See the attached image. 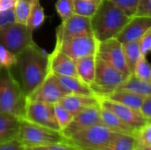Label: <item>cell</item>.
I'll return each mask as SVG.
<instances>
[{
	"label": "cell",
	"mask_w": 151,
	"mask_h": 150,
	"mask_svg": "<svg viewBox=\"0 0 151 150\" xmlns=\"http://www.w3.org/2000/svg\"><path fill=\"white\" fill-rule=\"evenodd\" d=\"M150 28L151 17L134 16L115 38L121 43L139 41Z\"/></svg>",
	"instance_id": "obj_15"
},
{
	"label": "cell",
	"mask_w": 151,
	"mask_h": 150,
	"mask_svg": "<svg viewBox=\"0 0 151 150\" xmlns=\"http://www.w3.org/2000/svg\"><path fill=\"white\" fill-rule=\"evenodd\" d=\"M33 42V30L26 24L14 21L0 27V45L15 55Z\"/></svg>",
	"instance_id": "obj_7"
},
{
	"label": "cell",
	"mask_w": 151,
	"mask_h": 150,
	"mask_svg": "<svg viewBox=\"0 0 151 150\" xmlns=\"http://www.w3.org/2000/svg\"><path fill=\"white\" fill-rule=\"evenodd\" d=\"M15 0H0V11H5L13 9Z\"/></svg>",
	"instance_id": "obj_41"
},
{
	"label": "cell",
	"mask_w": 151,
	"mask_h": 150,
	"mask_svg": "<svg viewBox=\"0 0 151 150\" xmlns=\"http://www.w3.org/2000/svg\"><path fill=\"white\" fill-rule=\"evenodd\" d=\"M55 7L62 22L73 14V0H58Z\"/></svg>",
	"instance_id": "obj_32"
},
{
	"label": "cell",
	"mask_w": 151,
	"mask_h": 150,
	"mask_svg": "<svg viewBox=\"0 0 151 150\" xmlns=\"http://www.w3.org/2000/svg\"><path fill=\"white\" fill-rule=\"evenodd\" d=\"M44 19H45V14H44L43 7L42 6L39 0H35L27 19L26 25L31 30L34 31L39 28L42 25Z\"/></svg>",
	"instance_id": "obj_27"
},
{
	"label": "cell",
	"mask_w": 151,
	"mask_h": 150,
	"mask_svg": "<svg viewBox=\"0 0 151 150\" xmlns=\"http://www.w3.org/2000/svg\"><path fill=\"white\" fill-rule=\"evenodd\" d=\"M66 95L60 86L57 75L51 71H49L42 82L27 96V99L54 104L58 103Z\"/></svg>",
	"instance_id": "obj_11"
},
{
	"label": "cell",
	"mask_w": 151,
	"mask_h": 150,
	"mask_svg": "<svg viewBox=\"0 0 151 150\" xmlns=\"http://www.w3.org/2000/svg\"><path fill=\"white\" fill-rule=\"evenodd\" d=\"M22 150H43L41 148H23Z\"/></svg>",
	"instance_id": "obj_42"
},
{
	"label": "cell",
	"mask_w": 151,
	"mask_h": 150,
	"mask_svg": "<svg viewBox=\"0 0 151 150\" xmlns=\"http://www.w3.org/2000/svg\"><path fill=\"white\" fill-rule=\"evenodd\" d=\"M139 48L142 57H147L151 50V28L149 29L138 41Z\"/></svg>",
	"instance_id": "obj_35"
},
{
	"label": "cell",
	"mask_w": 151,
	"mask_h": 150,
	"mask_svg": "<svg viewBox=\"0 0 151 150\" xmlns=\"http://www.w3.org/2000/svg\"><path fill=\"white\" fill-rule=\"evenodd\" d=\"M140 113L148 121H151V95L144 98L139 109Z\"/></svg>",
	"instance_id": "obj_38"
},
{
	"label": "cell",
	"mask_w": 151,
	"mask_h": 150,
	"mask_svg": "<svg viewBox=\"0 0 151 150\" xmlns=\"http://www.w3.org/2000/svg\"><path fill=\"white\" fill-rule=\"evenodd\" d=\"M14 15H13V9L5 11H0V27L9 25L12 22H14Z\"/></svg>",
	"instance_id": "obj_39"
},
{
	"label": "cell",
	"mask_w": 151,
	"mask_h": 150,
	"mask_svg": "<svg viewBox=\"0 0 151 150\" xmlns=\"http://www.w3.org/2000/svg\"><path fill=\"white\" fill-rule=\"evenodd\" d=\"M10 69L27 98L49 72V54L33 42L16 54V62Z\"/></svg>",
	"instance_id": "obj_1"
},
{
	"label": "cell",
	"mask_w": 151,
	"mask_h": 150,
	"mask_svg": "<svg viewBox=\"0 0 151 150\" xmlns=\"http://www.w3.org/2000/svg\"><path fill=\"white\" fill-rule=\"evenodd\" d=\"M127 77L122 72L105 63L96 56L95 79L89 87L95 95L99 98L105 97L116 90Z\"/></svg>",
	"instance_id": "obj_5"
},
{
	"label": "cell",
	"mask_w": 151,
	"mask_h": 150,
	"mask_svg": "<svg viewBox=\"0 0 151 150\" xmlns=\"http://www.w3.org/2000/svg\"><path fill=\"white\" fill-rule=\"evenodd\" d=\"M99 124H102L100 105L88 107L75 114L69 125L61 131V133L66 138L74 133Z\"/></svg>",
	"instance_id": "obj_13"
},
{
	"label": "cell",
	"mask_w": 151,
	"mask_h": 150,
	"mask_svg": "<svg viewBox=\"0 0 151 150\" xmlns=\"http://www.w3.org/2000/svg\"><path fill=\"white\" fill-rule=\"evenodd\" d=\"M35 0H15L13 15L15 22L26 24L30 10Z\"/></svg>",
	"instance_id": "obj_29"
},
{
	"label": "cell",
	"mask_w": 151,
	"mask_h": 150,
	"mask_svg": "<svg viewBox=\"0 0 151 150\" xmlns=\"http://www.w3.org/2000/svg\"><path fill=\"white\" fill-rule=\"evenodd\" d=\"M56 75L60 86L67 95L74 94V95H95L90 87L85 82H83L79 77L58 75V74Z\"/></svg>",
	"instance_id": "obj_20"
},
{
	"label": "cell",
	"mask_w": 151,
	"mask_h": 150,
	"mask_svg": "<svg viewBox=\"0 0 151 150\" xmlns=\"http://www.w3.org/2000/svg\"><path fill=\"white\" fill-rule=\"evenodd\" d=\"M16 62V55L0 45V67L12 68Z\"/></svg>",
	"instance_id": "obj_34"
},
{
	"label": "cell",
	"mask_w": 151,
	"mask_h": 150,
	"mask_svg": "<svg viewBox=\"0 0 151 150\" xmlns=\"http://www.w3.org/2000/svg\"><path fill=\"white\" fill-rule=\"evenodd\" d=\"M135 16L151 17V0H138Z\"/></svg>",
	"instance_id": "obj_36"
},
{
	"label": "cell",
	"mask_w": 151,
	"mask_h": 150,
	"mask_svg": "<svg viewBox=\"0 0 151 150\" xmlns=\"http://www.w3.org/2000/svg\"><path fill=\"white\" fill-rule=\"evenodd\" d=\"M20 120L14 115L0 112V143L17 140Z\"/></svg>",
	"instance_id": "obj_18"
},
{
	"label": "cell",
	"mask_w": 151,
	"mask_h": 150,
	"mask_svg": "<svg viewBox=\"0 0 151 150\" xmlns=\"http://www.w3.org/2000/svg\"><path fill=\"white\" fill-rule=\"evenodd\" d=\"M122 46H123V50H124V55H125V59L127 68L129 72L133 73L137 62L142 57L139 48V42L134 41V42L122 43Z\"/></svg>",
	"instance_id": "obj_24"
},
{
	"label": "cell",
	"mask_w": 151,
	"mask_h": 150,
	"mask_svg": "<svg viewBox=\"0 0 151 150\" xmlns=\"http://www.w3.org/2000/svg\"><path fill=\"white\" fill-rule=\"evenodd\" d=\"M104 98H107L113 102L124 104L126 106L139 111L140 106L142 105L145 97L130 91H127L123 89H116Z\"/></svg>",
	"instance_id": "obj_22"
},
{
	"label": "cell",
	"mask_w": 151,
	"mask_h": 150,
	"mask_svg": "<svg viewBox=\"0 0 151 150\" xmlns=\"http://www.w3.org/2000/svg\"><path fill=\"white\" fill-rule=\"evenodd\" d=\"M117 134L99 124L74 133L66 137L65 141L80 150H100Z\"/></svg>",
	"instance_id": "obj_6"
},
{
	"label": "cell",
	"mask_w": 151,
	"mask_h": 150,
	"mask_svg": "<svg viewBox=\"0 0 151 150\" xmlns=\"http://www.w3.org/2000/svg\"><path fill=\"white\" fill-rule=\"evenodd\" d=\"M96 55H89L75 60L78 77L86 84L90 86L94 82L96 72Z\"/></svg>",
	"instance_id": "obj_21"
},
{
	"label": "cell",
	"mask_w": 151,
	"mask_h": 150,
	"mask_svg": "<svg viewBox=\"0 0 151 150\" xmlns=\"http://www.w3.org/2000/svg\"><path fill=\"white\" fill-rule=\"evenodd\" d=\"M99 104H100V106L113 112L123 122H125L126 124H127L128 126H130L135 129L142 127L148 122H151V121H148L147 119H145L138 110H135L131 107L126 106L124 104L113 102L107 98L100 97Z\"/></svg>",
	"instance_id": "obj_14"
},
{
	"label": "cell",
	"mask_w": 151,
	"mask_h": 150,
	"mask_svg": "<svg viewBox=\"0 0 151 150\" xmlns=\"http://www.w3.org/2000/svg\"><path fill=\"white\" fill-rule=\"evenodd\" d=\"M151 148V122L138 128L134 135V150Z\"/></svg>",
	"instance_id": "obj_25"
},
{
	"label": "cell",
	"mask_w": 151,
	"mask_h": 150,
	"mask_svg": "<svg viewBox=\"0 0 151 150\" xmlns=\"http://www.w3.org/2000/svg\"><path fill=\"white\" fill-rule=\"evenodd\" d=\"M100 114H101L102 124L111 131L116 133H121V134H127L132 136L134 135L137 129L123 122L117 115H115L111 111L100 106Z\"/></svg>",
	"instance_id": "obj_19"
},
{
	"label": "cell",
	"mask_w": 151,
	"mask_h": 150,
	"mask_svg": "<svg viewBox=\"0 0 151 150\" xmlns=\"http://www.w3.org/2000/svg\"><path fill=\"white\" fill-rule=\"evenodd\" d=\"M100 150H134V136L118 133Z\"/></svg>",
	"instance_id": "obj_28"
},
{
	"label": "cell",
	"mask_w": 151,
	"mask_h": 150,
	"mask_svg": "<svg viewBox=\"0 0 151 150\" xmlns=\"http://www.w3.org/2000/svg\"><path fill=\"white\" fill-rule=\"evenodd\" d=\"M92 33L90 18L73 13L56 29V42H61L78 35Z\"/></svg>",
	"instance_id": "obj_12"
},
{
	"label": "cell",
	"mask_w": 151,
	"mask_h": 150,
	"mask_svg": "<svg viewBox=\"0 0 151 150\" xmlns=\"http://www.w3.org/2000/svg\"><path fill=\"white\" fill-rule=\"evenodd\" d=\"M130 19L111 1L103 0L90 18L92 34L98 42L115 38Z\"/></svg>",
	"instance_id": "obj_2"
},
{
	"label": "cell",
	"mask_w": 151,
	"mask_h": 150,
	"mask_svg": "<svg viewBox=\"0 0 151 150\" xmlns=\"http://www.w3.org/2000/svg\"><path fill=\"white\" fill-rule=\"evenodd\" d=\"M49 71L58 75L78 77L75 60L57 47L49 54Z\"/></svg>",
	"instance_id": "obj_16"
},
{
	"label": "cell",
	"mask_w": 151,
	"mask_h": 150,
	"mask_svg": "<svg viewBox=\"0 0 151 150\" xmlns=\"http://www.w3.org/2000/svg\"><path fill=\"white\" fill-rule=\"evenodd\" d=\"M27 100L11 69L0 67V112L23 118Z\"/></svg>",
	"instance_id": "obj_3"
},
{
	"label": "cell",
	"mask_w": 151,
	"mask_h": 150,
	"mask_svg": "<svg viewBox=\"0 0 151 150\" xmlns=\"http://www.w3.org/2000/svg\"><path fill=\"white\" fill-rule=\"evenodd\" d=\"M23 147L18 141V140H14L9 142L0 143V150H22Z\"/></svg>",
	"instance_id": "obj_40"
},
{
	"label": "cell",
	"mask_w": 151,
	"mask_h": 150,
	"mask_svg": "<svg viewBox=\"0 0 151 150\" xmlns=\"http://www.w3.org/2000/svg\"><path fill=\"white\" fill-rule=\"evenodd\" d=\"M122 10L128 17L135 16L138 0H110Z\"/></svg>",
	"instance_id": "obj_33"
},
{
	"label": "cell",
	"mask_w": 151,
	"mask_h": 150,
	"mask_svg": "<svg viewBox=\"0 0 151 150\" xmlns=\"http://www.w3.org/2000/svg\"><path fill=\"white\" fill-rule=\"evenodd\" d=\"M140 150H151V148H147V149H140Z\"/></svg>",
	"instance_id": "obj_43"
},
{
	"label": "cell",
	"mask_w": 151,
	"mask_h": 150,
	"mask_svg": "<svg viewBox=\"0 0 151 150\" xmlns=\"http://www.w3.org/2000/svg\"><path fill=\"white\" fill-rule=\"evenodd\" d=\"M117 89H123L140 95L143 97L151 95V82L142 80L131 73Z\"/></svg>",
	"instance_id": "obj_23"
},
{
	"label": "cell",
	"mask_w": 151,
	"mask_h": 150,
	"mask_svg": "<svg viewBox=\"0 0 151 150\" xmlns=\"http://www.w3.org/2000/svg\"><path fill=\"white\" fill-rule=\"evenodd\" d=\"M17 140L23 148H39L65 141V137L61 132L21 118Z\"/></svg>",
	"instance_id": "obj_4"
},
{
	"label": "cell",
	"mask_w": 151,
	"mask_h": 150,
	"mask_svg": "<svg viewBox=\"0 0 151 150\" xmlns=\"http://www.w3.org/2000/svg\"><path fill=\"white\" fill-rule=\"evenodd\" d=\"M39 148H41L43 150H80L75 146L67 142L66 141H62V142L53 143V144L43 146V147H39Z\"/></svg>",
	"instance_id": "obj_37"
},
{
	"label": "cell",
	"mask_w": 151,
	"mask_h": 150,
	"mask_svg": "<svg viewBox=\"0 0 151 150\" xmlns=\"http://www.w3.org/2000/svg\"><path fill=\"white\" fill-rule=\"evenodd\" d=\"M133 74H134L139 79L151 82V69L149 61L147 60L146 57H141L139 61L137 62L134 70L133 72Z\"/></svg>",
	"instance_id": "obj_31"
},
{
	"label": "cell",
	"mask_w": 151,
	"mask_h": 150,
	"mask_svg": "<svg viewBox=\"0 0 151 150\" xmlns=\"http://www.w3.org/2000/svg\"><path fill=\"white\" fill-rule=\"evenodd\" d=\"M96 56L105 63L122 72L127 76L131 74L126 63L122 43L116 38L98 42Z\"/></svg>",
	"instance_id": "obj_10"
},
{
	"label": "cell",
	"mask_w": 151,
	"mask_h": 150,
	"mask_svg": "<svg viewBox=\"0 0 151 150\" xmlns=\"http://www.w3.org/2000/svg\"><path fill=\"white\" fill-rule=\"evenodd\" d=\"M103 0H73V13L91 18Z\"/></svg>",
	"instance_id": "obj_26"
},
{
	"label": "cell",
	"mask_w": 151,
	"mask_h": 150,
	"mask_svg": "<svg viewBox=\"0 0 151 150\" xmlns=\"http://www.w3.org/2000/svg\"><path fill=\"white\" fill-rule=\"evenodd\" d=\"M98 41L92 33L72 37L61 42H56V46L62 52L68 55L73 59L96 55Z\"/></svg>",
	"instance_id": "obj_8"
},
{
	"label": "cell",
	"mask_w": 151,
	"mask_h": 150,
	"mask_svg": "<svg viewBox=\"0 0 151 150\" xmlns=\"http://www.w3.org/2000/svg\"><path fill=\"white\" fill-rule=\"evenodd\" d=\"M58 103L73 116L88 107L100 105L99 98L96 95H84L74 94H69L65 95Z\"/></svg>",
	"instance_id": "obj_17"
},
{
	"label": "cell",
	"mask_w": 151,
	"mask_h": 150,
	"mask_svg": "<svg viewBox=\"0 0 151 150\" xmlns=\"http://www.w3.org/2000/svg\"><path fill=\"white\" fill-rule=\"evenodd\" d=\"M53 106H54L56 120L60 128V131H62L69 125V123L73 118V115L70 113L65 108H64L59 103H54Z\"/></svg>",
	"instance_id": "obj_30"
},
{
	"label": "cell",
	"mask_w": 151,
	"mask_h": 150,
	"mask_svg": "<svg viewBox=\"0 0 151 150\" xmlns=\"http://www.w3.org/2000/svg\"><path fill=\"white\" fill-rule=\"evenodd\" d=\"M23 118L31 123L61 132L56 120L53 104L27 99Z\"/></svg>",
	"instance_id": "obj_9"
}]
</instances>
